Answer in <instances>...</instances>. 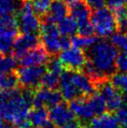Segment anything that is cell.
I'll return each mask as SVG.
<instances>
[{"label":"cell","instance_id":"obj_1","mask_svg":"<svg viewBox=\"0 0 127 128\" xmlns=\"http://www.w3.org/2000/svg\"><path fill=\"white\" fill-rule=\"evenodd\" d=\"M34 92L31 89L0 91V118L16 126L27 120L31 111Z\"/></svg>","mask_w":127,"mask_h":128},{"label":"cell","instance_id":"obj_2","mask_svg":"<svg viewBox=\"0 0 127 128\" xmlns=\"http://www.w3.org/2000/svg\"><path fill=\"white\" fill-rule=\"evenodd\" d=\"M86 55L103 80H106L110 76L114 75L119 52L111 42L106 39H98L89 49Z\"/></svg>","mask_w":127,"mask_h":128},{"label":"cell","instance_id":"obj_3","mask_svg":"<svg viewBox=\"0 0 127 128\" xmlns=\"http://www.w3.org/2000/svg\"><path fill=\"white\" fill-rule=\"evenodd\" d=\"M91 24L94 29V33L103 38L111 36L117 29L116 16L108 8L106 7L92 12L91 15Z\"/></svg>","mask_w":127,"mask_h":128},{"label":"cell","instance_id":"obj_4","mask_svg":"<svg viewBox=\"0 0 127 128\" xmlns=\"http://www.w3.org/2000/svg\"><path fill=\"white\" fill-rule=\"evenodd\" d=\"M15 16L18 29L22 34H36L40 28V19L33 10L31 0H22L21 7Z\"/></svg>","mask_w":127,"mask_h":128},{"label":"cell","instance_id":"obj_5","mask_svg":"<svg viewBox=\"0 0 127 128\" xmlns=\"http://www.w3.org/2000/svg\"><path fill=\"white\" fill-rule=\"evenodd\" d=\"M40 41L49 55H56L62 50L60 32L56 24L42 21L40 24Z\"/></svg>","mask_w":127,"mask_h":128},{"label":"cell","instance_id":"obj_6","mask_svg":"<svg viewBox=\"0 0 127 128\" xmlns=\"http://www.w3.org/2000/svg\"><path fill=\"white\" fill-rule=\"evenodd\" d=\"M47 68L40 66H22L16 70L18 82L24 89H35L41 84V80Z\"/></svg>","mask_w":127,"mask_h":128},{"label":"cell","instance_id":"obj_7","mask_svg":"<svg viewBox=\"0 0 127 128\" xmlns=\"http://www.w3.org/2000/svg\"><path fill=\"white\" fill-rule=\"evenodd\" d=\"M59 60L66 70L80 71V69L83 68L87 62V55L82 50L70 48L61 52Z\"/></svg>","mask_w":127,"mask_h":128},{"label":"cell","instance_id":"obj_8","mask_svg":"<svg viewBox=\"0 0 127 128\" xmlns=\"http://www.w3.org/2000/svg\"><path fill=\"white\" fill-rule=\"evenodd\" d=\"M97 86L99 87V92L104 97L106 103V108L110 111L119 110L124 106V96L111 82H108L106 80L99 83Z\"/></svg>","mask_w":127,"mask_h":128},{"label":"cell","instance_id":"obj_9","mask_svg":"<svg viewBox=\"0 0 127 128\" xmlns=\"http://www.w3.org/2000/svg\"><path fill=\"white\" fill-rule=\"evenodd\" d=\"M62 99L60 92L43 87L34 92L33 105L36 108H52L60 104Z\"/></svg>","mask_w":127,"mask_h":128},{"label":"cell","instance_id":"obj_10","mask_svg":"<svg viewBox=\"0 0 127 128\" xmlns=\"http://www.w3.org/2000/svg\"><path fill=\"white\" fill-rule=\"evenodd\" d=\"M40 38L36 34H22L18 35L14 41L12 56L20 59L25 52L35 47L38 46Z\"/></svg>","mask_w":127,"mask_h":128},{"label":"cell","instance_id":"obj_11","mask_svg":"<svg viewBox=\"0 0 127 128\" xmlns=\"http://www.w3.org/2000/svg\"><path fill=\"white\" fill-rule=\"evenodd\" d=\"M49 117L53 126H56L58 128L64 127L69 122L76 120V117L69 107L62 103L50 108Z\"/></svg>","mask_w":127,"mask_h":128},{"label":"cell","instance_id":"obj_12","mask_svg":"<svg viewBox=\"0 0 127 128\" xmlns=\"http://www.w3.org/2000/svg\"><path fill=\"white\" fill-rule=\"evenodd\" d=\"M49 60V54L45 48L39 44L25 52L19 59V63L22 66H40L47 64Z\"/></svg>","mask_w":127,"mask_h":128},{"label":"cell","instance_id":"obj_13","mask_svg":"<svg viewBox=\"0 0 127 128\" xmlns=\"http://www.w3.org/2000/svg\"><path fill=\"white\" fill-rule=\"evenodd\" d=\"M59 92L63 98L67 101H73L78 98H82L80 94L76 89L73 82L71 80V71L70 70H64L61 74L59 80Z\"/></svg>","mask_w":127,"mask_h":128},{"label":"cell","instance_id":"obj_14","mask_svg":"<svg viewBox=\"0 0 127 128\" xmlns=\"http://www.w3.org/2000/svg\"><path fill=\"white\" fill-rule=\"evenodd\" d=\"M71 80L76 89L80 94L81 97L90 96L94 92L96 85L84 72L82 73L80 71H71Z\"/></svg>","mask_w":127,"mask_h":128},{"label":"cell","instance_id":"obj_15","mask_svg":"<svg viewBox=\"0 0 127 128\" xmlns=\"http://www.w3.org/2000/svg\"><path fill=\"white\" fill-rule=\"evenodd\" d=\"M68 13H69V7L63 0H52L49 12L46 15H44L42 18H40V21L59 24L62 20L67 17Z\"/></svg>","mask_w":127,"mask_h":128},{"label":"cell","instance_id":"obj_16","mask_svg":"<svg viewBox=\"0 0 127 128\" xmlns=\"http://www.w3.org/2000/svg\"><path fill=\"white\" fill-rule=\"evenodd\" d=\"M69 108L73 112L75 117H77L82 122H87L92 120L94 114L88 103V100L85 97L78 98L70 102Z\"/></svg>","mask_w":127,"mask_h":128},{"label":"cell","instance_id":"obj_17","mask_svg":"<svg viewBox=\"0 0 127 128\" xmlns=\"http://www.w3.org/2000/svg\"><path fill=\"white\" fill-rule=\"evenodd\" d=\"M28 120L34 128H52L49 112L45 108H35L29 113Z\"/></svg>","mask_w":127,"mask_h":128},{"label":"cell","instance_id":"obj_18","mask_svg":"<svg viewBox=\"0 0 127 128\" xmlns=\"http://www.w3.org/2000/svg\"><path fill=\"white\" fill-rule=\"evenodd\" d=\"M18 36V29H0V54L7 56L12 54L14 41Z\"/></svg>","mask_w":127,"mask_h":128},{"label":"cell","instance_id":"obj_19","mask_svg":"<svg viewBox=\"0 0 127 128\" xmlns=\"http://www.w3.org/2000/svg\"><path fill=\"white\" fill-rule=\"evenodd\" d=\"M69 13L71 17H73L76 20L78 27L91 22V10L85 4L84 1H80L77 4L69 7Z\"/></svg>","mask_w":127,"mask_h":128},{"label":"cell","instance_id":"obj_20","mask_svg":"<svg viewBox=\"0 0 127 128\" xmlns=\"http://www.w3.org/2000/svg\"><path fill=\"white\" fill-rule=\"evenodd\" d=\"M90 128H120V126L116 116L110 113H104L92 119Z\"/></svg>","mask_w":127,"mask_h":128},{"label":"cell","instance_id":"obj_21","mask_svg":"<svg viewBox=\"0 0 127 128\" xmlns=\"http://www.w3.org/2000/svg\"><path fill=\"white\" fill-rule=\"evenodd\" d=\"M87 100H88V103L92 108L94 116L96 117L104 114L105 111L108 110L106 101L99 92H94L92 96L87 97Z\"/></svg>","mask_w":127,"mask_h":128},{"label":"cell","instance_id":"obj_22","mask_svg":"<svg viewBox=\"0 0 127 128\" xmlns=\"http://www.w3.org/2000/svg\"><path fill=\"white\" fill-rule=\"evenodd\" d=\"M58 30L62 36H73L78 32V24L73 17L67 16L58 24Z\"/></svg>","mask_w":127,"mask_h":128},{"label":"cell","instance_id":"obj_23","mask_svg":"<svg viewBox=\"0 0 127 128\" xmlns=\"http://www.w3.org/2000/svg\"><path fill=\"white\" fill-rule=\"evenodd\" d=\"M18 83L17 75L14 72L0 74V91H11L16 89Z\"/></svg>","mask_w":127,"mask_h":128},{"label":"cell","instance_id":"obj_24","mask_svg":"<svg viewBox=\"0 0 127 128\" xmlns=\"http://www.w3.org/2000/svg\"><path fill=\"white\" fill-rule=\"evenodd\" d=\"M98 39L95 36H73L71 38V45L73 48H77L80 50L90 49L94 46Z\"/></svg>","mask_w":127,"mask_h":128},{"label":"cell","instance_id":"obj_25","mask_svg":"<svg viewBox=\"0 0 127 128\" xmlns=\"http://www.w3.org/2000/svg\"><path fill=\"white\" fill-rule=\"evenodd\" d=\"M22 0H0V17L14 15L21 7Z\"/></svg>","mask_w":127,"mask_h":128},{"label":"cell","instance_id":"obj_26","mask_svg":"<svg viewBox=\"0 0 127 128\" xmlns=\"http://www.w3.org/2000/svg\"><path fill=\"white\" fill-rule=\"evenodd\" d=\"M61 74H58L56 72H52L47 70L46 73L44 74L41 80V84L44 88L54 90L57 86L59 85V80H60Z\"/></svg>","mask_w":127,"mask_h":128},{"label":"cell","instance_id":"obj_27","mask_svg":"<svg viewBox=\"0 0 127 128\" xmlns=\"http://www.w3.org/2000/svg\"><path fill=\"white\" fill-rule=\"evenodd\" d=\"M111 83L124 97H127V74L116 73L111 78Z\"/></svg>","mask_w":127,"mask_h":128},{"label":"cell","instance_id":"obj_28","mask_svg":"<svg viewBox=\"0 0 127 128\" xmlns=\"http://www.w3.org/2000/svg\"><path fill=\"white\" fill-rule=\"evenodd\" d=\"M31 2L35 13L42 18L49 12L52 0H31Z\"/></svg>","mask_w":127,"mask_h":128},{"label":"cell","instance_id":"obj_29","mask_svg":"<svg viewBox=\"0 0 127 128\" xmlns=\"http://www.w3.org/2000/svg\"><path fill=\"white\" fill-rule=\"evenodd\" d=\"M17 66V59L12 55H7L0 61V74L13 72Z\"/></svg>","mask_w":127,"mask_h":128},{"label":"cell","instance_id":"obj_30","mask_svg":"<svg viewBox=\"0 0 127 128\" xmlns=\"http://www.w3.org/2000/svg\"><path fill=\"white\" fill-rule=\"evenodd\" d=\"M110 42L116 48H119L122 52L127 54V34L122 33H114L110 38Z\"/></svg>","mask_w":127,"mask_h":128},{"label":"cell","instance_id":"obj_31","mask_svg":"<svg viewBox=\"0 0 127 128\" xmlns=\"http://www.w3.org/2000/svg\"><path fill=\"white\" fill-rule=\"evenodd\" d=\"M117 19V29L120 33L127 34V7L115 14Z\"/></svg>","mask_w":127,"mask_h":128},{"label":"cell","instance_id":"obj_32","mask_svg":"<svg viewBox=\"0 0 127 128\" xmlns=\"http://www.w3.org/2000/svg\"><path fill=\"white\" fill-rule=\"evenodd\" d=\"M106 4L114 14H116L122 10H124V8H126L124 0H106Z\"/></svg>","mask_w":127,"mask_h":128},{"label":"cell","instance_id":"obj_33","mask_svg":"<svg viewBox=\"0 0 127 128\" xmlns=\"http://www.w3.org/2000/svg\"><path fill=\"white\" fill-rule=\"evenodd\" d=\"M116 69H118L120 73L127 74V54L122 52L118 55L116 60Z\"/></svg>","mask_w":127,"mask_h":128},{"label":"cell","instance_id":"obj_34","mask_svg":"<svg viewBox=\"0 0 127 128\" xmlns=\"http://www.w3.org/2000/svg\"><path fill=\"white\" fill-rule=\"evenodd\" d=\"M116 118L122 128H127V108L122 107L117 110Z\"/></svg>","mask_w":127,"mask_h":128},{"label":"cell","instance_id":"obj_35","mask_svg":"<svg viewBox=\"0 0 127 128\" xmlns=\"http://www.w3.org/2000/svg\"><path fill=\"white\" fill-rule=\"evenodd\" d=\"M83 1L92 11L99 10L106 6V0H83Z\"/></svg>","mask_w":127,"mask_h":128},{"label":"cell","instance_id":"obj_36","mask_svg":"<svg viewBox=\"0 0 127 128\" xmlns=\"http://www.w3.org/2000/svg\"><path fill=\"white\" fill-rule=\"evenodd\" d=\"M61 42V48H62V50H68L71 48V38H69L68 36H62L60 39Z\"/></svg>","mask_w":127,"mask_h":128},{"label":"cell","instance_id":"obj_37","mask_svg":"<svg viewBox=\"0 0 127 128\" xmlns=\"http://www.w3.org/2000/svg\"><path fill=\"white\" fill-rule=\"evenodd\" d=\"M17 128H34V127H33L32 124L30 122V121L27 119V120L24 121L22 122H21L19 125H17Z\"/></svg>","mask_w":127,"mask_h":128},{"label":"cell","instance_id":"obj_38","mask_svg":"<svg viewBox=\"0 0 127 128\" xmlns=\"http://www.w3.org/2000/svg\"><path fill=\"white\" fill-rule=\"evenodd\" d=\"M63 1L66 4L68 7H71V6H73V5L77 4L80 1H82V0H63Z\"/></svg>","mask_w":127,"mask_h":128},{"label":"cell","instance_id":"obj_39","mask_svg":"<svg viewBox=\"0 0 127 128\" xmlns=\"http://www.w3.org/2000/svg\"><path fill=\"white\" fill-rule=\"evenodd\" d=\"M0 128H5V126L3 125V122H2V119L0 118Z\"/></svg>","mask_w":127,"mask_h":128},{"label":"cell","instance_id":"obj_40","mask_svg":"<svg viewBox=\"0 0 127 128\" xmlns=\"http://www.w3.org/2000/svg\"><path fill=\"white\" fill-rule=\"evenodd\" d=\"M5 128H15V127H12V126H5Z\"/></svg>","mask_w":127,"mask_h":128},{"label":"cell","instance_id":"obj_41","mask_svg":"<svg viewBox=\"0 0 127 128\" xmlns=\"http://www.w3.org/2000/svg\"><path fill=\"white\" fill-rule=\"evenodd\" d=\"M2 58H3V57H2V54H0V61H1V60H2Z\"/></svg>","mask_w":127,"mask_h":128},{"label":"cell","instance_id":"obj_42","mask_svg":"<svg viewBox=\"0 0 127 128\" xmlns=\"http://www.w3.org/2000/svg\"><path fill=\"white\" fill-rule=\"evenodd\" d=\"M124 1H125V3H127V0H124Z\"/></svg>","mask_w":127,"mask_h":128}]
</instances>
